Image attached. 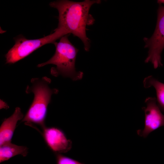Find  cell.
Wrapping results in <instances>:
<instances>
[{"label":"cell","instance_id":"6da1fadb","mask_svg":"<svg viewBox=\"0 0 164 164\" xmlns=\"http://www.w3.org/2000/svg\"><path fill=\"white\" fill-rule=\"evenodd\" d=\"M101 2L100 0L80 2L61 0L52 2L49 5L58 12L57 27L63 28L69 34H72L78 37L83 42L84 50L88 51L91 41L86 35V27L93 25L95 20L89 11L93 5Z\"/></svg>","mask_w":164,"mask_h":164},{"label":"cell","instance_id":"7a4b0ae2","mask_svg":"<svg viewBox=\"0 0 164 164\" xmlns=\"http://www.w3.org/2000/svg\"><path fill=\"white\" fill-rule=\"evenodd\" d=\"M51 82L46 77L34 78L31 80V84L27 87L26 92H32L34 98L31 105L22 121L28 124L33 123L45 127V121L47 108L52 95L58 92L56 89H51L49 86Z\"/></svg>","mask_w":164,"mask_h":164},{"label":"cell","instance_id":"3957f363","mask_svg":"<svg viewBox=\"0 0 164 164\" xmlns=\"http://www.w3.org/2000/svg\"><path fill=\"white\" fill-rule=\"evenodd\" d=\"M69 35L63 36L58 42L53 43L56 47L54 55L48 60L39 64L37 67H41L49 64L55 65L56 67L51 70L52 75L56 77L61 75L76 80L82 78L83 73L76 70L75 61L79 50L69 40Z\"/></svg>","mask_w":164,"mask_h":164},{"label":"cell","instance_id":"277c9868","mask_svg":"<svg viewBox=\"0 0 164 164\" xmlns=\"http://www.w3.org/2000/svg\"><path fill=\"white\" fill-rule=\"evenodd\" d=\"M54 31L49 35L37 39H27L22 36L16 37L15 44L5 55L6 63H15L43 45L50 43L53 44L56 40L69 34L63 28L57 27Z\"/></svg>","mask_w":164,"mask_h":164},{"label":"cell","instance_id":"5b68a950","mask_svg":"<svg viewBox=\"0 0 164 164\" xmlns=\"http://www.w3.org/2000/svg\"><path fill=\"white\" fill-rule=\"evenodd\" d=\"M144 47L148 48V56L145 62H150L156 69L162 66L161 55L164 48V6L159 4L157 11L156 25L155 31L150 38L144 37Z\"/></svg>","mask_w":164,"mask_h":164},{"label":"cell","instance_id":"8992f818","mask_svg":"<svg viewBox=\"0 0 164 164\" xmlns=\"http://www.w3.org/2000/svg\"><path fill=\"white\" fill-rule=\"evenodd\" d=\"M145 102L146 107L142 108L145 114V127L143 129L137 131L139 136L144 138L152 132L164 126V115L157 103L156 99L155 97H148Z\"/></svg>","mask_w":164,"mask_h":164},{"label":"cell","instance_id":"52a82bcc","mask_svg":"<svg viewBox=\"0 0 164 164\" xmlns=\"http://www.w3.org/2000/svg\"><path fill=\"white\" fill-rule=\"evenodd\" d=\"M43 135L49 147L56 153H65L72 147V142L64 132L56 127L43 128Z\"/></svg>","mask_w":164,"mask_h":164},{"label":"cell","instance_id":"ba28073f","mask_svg":"<svg viewBox=\"0 0 164 164\" xmlns=\"http://www.w3.org/2000/svg\"><path fill=\"white\" fill-rule=\"evenodd\" d=\"M24 117L20 108L17 107L12 115L4 119L0 127V145L11 142L17 122Z\"/></svg>","mask_w":164,"mask_h":164},{"label":"cell","instance_id":"9c48e42d","mask_svg":"<svg viewBox=\"0 0 164 164\" xmlns=\"http://www.w3.org/2000/svg\"><path fill=\"white\" fill-rule=\"evenodd\" d=\"M26 147L8 142L0 145V162L7 161L15 155H21L26 156L28 153Z\"/></svg>","mask_w":164,"mask_h":164},{"label":"cell","instance_id":"30bf717a","mask_svg":"<svg viewBox=\"0 0 164 164\" xmlns=\"http://www.w3.org/2000/svg\"><path fill=\"white\" fill-rule=\"evenodd\" d=\"M145 88L152 87L155 89L157 104L160 109L164 112V84L152 76L145 77L143 81Z\"/></svg>","mask_w":164,"mask_h":164},{"label":"cell","instance_id":"8fae6325","mask_svg":"<svg viewBox=\"0 0 164 164\" xmlns=\"http://www.w3.org/2000/svg\"><path fill=\"white\" fill-rule=\"evenodd\" d=\"M57 164H84L60 153H56Z\"/></svg>","mask_w":164,"mask_h":164},{"label":"cell","instance_id":"7c38bea8","mask_svg":"<svg viewBox=\"0 0 164 164\" xmlns=\"http://www.w3.org/2000/svg\"><path fill=\"white\" fill-rule=\"evenodd\" d=\"M157 2L159 4H164V0H158Z\"/></svg>","mask_w":164,"mask_h":164}]
</instances>
